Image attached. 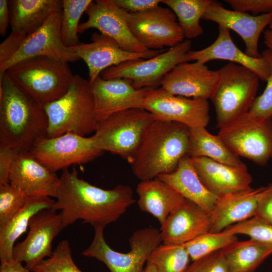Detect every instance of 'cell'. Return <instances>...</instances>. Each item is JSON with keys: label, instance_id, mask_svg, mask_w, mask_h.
<instances>
[{"label": "cell", "instance_id": "obj_39", "mask_svg": "<svg viewBox=\"0 0 272 272\" xmlns=\"http://www.w3.org/2000/svg\"><path fill=\"white\" fill-rule=\"evenodd\" d=\"M261 55L267 61L270 73L264 91L256 97L248 113L260 119H272V50L264 49Z\"/></svg>", "mask_w": 272, "mask_h": 272}, {"label": "cell", "instance_id": "obj_44", "mask_svg": "<svg viewBox=\"0 0 272 272\" xmlns=\"http://www.w3.org/2000/svg\"><path fill=\"white\" fill-rule=\"evenodd\" d=\"M19 153L0 145V185L9 183V177L15 159Z\"/></svg>", "mask_w": 272, "mask_h": 272}, {"label": "cell", "instance_id": "obj_19", "mask_svg": "<svg viewBox=\"0 0 272 272\" xmlns=\"http://www.w3.org/2000/svg\"><path fill=\"white\" fill-rule=\"evenodd\" d=\"M90 85L98 122L119 111L142 108L148 88L137 89L128 79L105 80L100 76Z\"/></svg>", "mask_w": 272, "mask_h": 272}, {"label": "cell", "instance_id": "obj_35", "mask_svg": "<svg viewBox=\"0 0 272 272\" xmlns=\"http://www.w3.org/2000/svg\"><path fill=\"white\" fill-rule=\"evenodd\" d=\"M238 241L236 235L225 230L208 232L184 244L190 259L193 261L222 249Z\"/></svg>", "mask_w": 272, "mask_h": 272}, {"label": "cell", "instance_id": "obj_9", "mask_svg": "<svg viewBox=\"0 0 272 272\" xmlns=\"http://www.w3.org/2000/svg\"><path fill=\"white\" fill-rule=\"evenodd\" d=\"M218 135L238 157L264 166L272 158V119H260L248 112L219 128Z\"/></svg>", "mask_w": 272, "mask_h": 272}, {"label": "cell", "instance_id": "obj_36", "mask_svg": "<svg viewBox=\"0 0 272 272\" xmlns=\"http://www.w3.org/2000/svg\"><path fill=\"white\" fill-rule=\"evenodd\" d=\"M36 272H83L75 263L69 242L61 240L53 250L52 255L34 267Z\"/></svg>", "mask_w": 272, "mask_h": 272}, {"label": "cell", "instance_id": "obj_47", "mask_svg": "<svg viewBox=\"0 0 272 272\" xmlns=\"http://www.w3.org/2000/svg\"><path fill=\"white\" fill-rule=\"evenodd\" d=\"M0 272H36L27 268L22 263L14 259L1 262Z\"/></svg>", "mask_w": 272, "mask_h": 272}, {"label": "cell", "instance_id": "obj_21", "mask_svg": "<svg viewBox=\"0 0 272 272\" xmlns=\"http://www.w3.org/2000/svg\"><path fill=\"white\" fill-rule=\"evenodd\" d=\"M189 158L203 184L219 197L251 188L252 178L244 163L232 166L206 157Z\"/></svg>", "mask_w": 272, "mask_h": 272}, {"label": "cell", "instance_id": "obj_16", "mask_svg": "<svg viewBox=\"0 0 272 272\" xmlns=\"http://www.w3.org/2000/svg\"><path fill=\"white\" fill-rule=\"evenodd\" d=\"M85 13L88 19L80 23L79 33L94 28L114 40L125 51L142 53L150 50L134 37L125 19L124 10L118 8L113 0L93 1Z\"/></svg>", "mask_w": 272, "mask_h": 272}, {"label": "cell", "instance_id": "obj_43", "mask_svg": "<svg viewBox=\"0 0 272 272\" xmlns=\"http://www.w3.org/2000/svg\"><path fill=\"white\" fill-rule=\"evenodd\" d=\"M255 216L272 223V183L262 187L258 196Z\"/></svg>", "mask_w": 272, "mask_h": 272}, {"label": "cell", "instance_id": "obj_48", "mask_svg": "<svg viewBox=\"0 0 272 272\" xmlns=\"http://www.w3.org/2000/svg\"><path fill=\"white\" fill-rule=\"evenodd\" d=\"M264 43L267 48L272 50V30L266 29L263 31Z\"/></svg>", "mask_w": 272, "mask_h": 272}, {"label": "cell", "instance_id": "obj_42", "mask_svg": "<svg viewBox=\"0 0 272 272\" xmlns=\"http://www.w3.org/2000/svg\"><path fill=\"white\" fill-rule=\"evenodd\" d=\"M225 2L234 10L250 12L254 16L272 12V0H226Z\"/></svg>", "mask_w": 272, "mask_h": 272}, {"label": "cell", "instance_id": "obj_31", "mask_svg": "<svg viewBox=\"0 0 272 272\" xmlns=\"http://www.w3.org/2000/svg\"><path fill=\"white\" fill-rule=\"evenodd\" d=\"M223 250L229 272H254L272 254V246L251 239L237 241Z\"/></svg>", "mask_w": 272, "mask_h": 272}, {"label": "cell", "instance_id": "obj_14", "mask_svg": "<svg viewBox=\"0 0 272 272\" xmlns=\"http://www.w3.org/2000/svg\"><path fill=\"white\" fill-rule=\"evenodd\" d=\"M29 228L26 238L14 246L13 257L32 270L43 260L52 255L53 240L64 227L61 214L47 209L31 218Z\"/></svg>", "mask_w": 272, "mask_h": 272}, {"label": "cell", "instance_id": "obj_1", "mask_svg": "<svg viewBox=\"0 0 272 272\" xmlns=\"http://www.w3.org/2000/svg\"><path fill=\"white\" fill-rule=\"evenodd\" d=\"M55 198L51 209L60 211L64 228L78 220L94 228L105 227L135 202L130 186L119 184L103 189L80 178L76 168L62 170Z\"/></svg>", "mask_w": 272, "mask_h": 272}, {"label": "cell", "instance_id": "obj_7", "mask_svg": "<svg viewBox=\"0 0 272 272\" xmlns=\"http://www.w3.org/2000/svg\"><path fill=\"white\" fill-rule=\"evenodd\" d=\"M153 115L143 108L115 113L98 122L92 136L95 146L131 162Z\"/></svg>", "mask_w": 272, "mask_h": 272}, {"label": "cell", "instance_id": "obj_23", "mask_svg": "<svg viewBox=\"0 0 272 272\" xmlns=\"http://www.w3.org/2000/svg\"><path fill=\"white\" fill-rule=\"evenodd\" d=\"M160 231L163 244H185L210 231L209 214L184 198L168 216Z\"/></svg>", "mask_w": 272, "mask_h": 272}, {"label": "cell", "instance_id": "obj_24", "mask_svg": "<svg viewBox=\"0 0 272 272\" xmlns=\"http://www.w3.org/2000/svg\"><path fill=\"white\" fill-rule=\"evenodd\" d=\"M187 61L205 63L209 61L221 59L243 66L254 72L260 80L266 82L270 73L267 61L262 56L254 58L241 50L234 43L230 30L219 26V34L215 41L208 47L198 50H190Z\"/></svg>", "mask_w": 272, "mask_h": 272}, {"label": "cell", "instance_id": "obj_41", "mask_svg": "<svg viewBox=\"0 0 272 272\" xmlns=\"http://www.w3.org/2000/svg\"><path fill=\"white\" fill-rule=\"evenodd\" d=\"M27 35L12 31L0 44V65L8 61L20 49Z\"/></svg>", "mask_w": 272, "mask_h": 272}, {"label": "cell", "instance_id": "obj_11", "mask_svg": "<svg viewBox=\"0 0 272 272\" xmlns=\"http://www.w3.org/2000/svg\"><path fill=\"white\" fill-rule=\"evenodd\" d=\"M104 152L98 149L91 137L68 132L38 141L30 153L40 163L56 172L72 165L89 162Z\"/></svg>", "mask_w": 272, "mask_h": 272}, {"label": "cell", "instance_id": "obj_22", "mask_svg": "<svg viewBox=\"0 0 272 272\" xmlns=\"http://www.w3.org/2000/svg\"><path fill=\"white\" fill-rule=\"evenodd\" d=\"M59 182L53 172L40 163L30 153H19L14 163L9 183L28 196L55 197Z\"/></svg>", "mask_w": 272, "mask_h": 272}, {"label": "cell", "instance_id": "obj_28", "mask_svg": "<svg viewBox=\"0 0 272 272\" xmlns=\"http://www.w3.org/2000/svg\"><path fill=\"white\" fill-rule=\"evenodd\" d=\"M12 31L27 35L38 29L53 13L62 8L61 0L8 1Z\"/></svg>", "mask_w": 272, "mask_h": 272}, {"label": "cell", "instance_id": "obj_30", "mask_svg": "<svg viewBox=\"0 0 272 272\" xmlns=\"http://www.w3.org/2000/svg\"><path fill=\"white\" fill-rule=\"evenodd\" d=\"M188 156L206 157L232 166L243 163L217 135L210 133L206 127L189 128Z\"/></svg>", "mask_w": 272, "mask_h": 272}, {"label": "cell", "instance_id": "obj_26", "mask_svg": "<svg viewBox=\"0 0 272 272\" xmlns=\"http://www.w3.org/2000/svg\"><path fill=\"white\" fill-rule=\"evenodd\" d=\"M136 191L140 210L152 215L161 226L184 199L172 187L158 177L140 181Z\"/></svg>", "mask_w": 272, "mask_h": 272}, {"label": "cell", "instance_id": "obj_33", "mask_svg": "<svg viewBox=\"0 0 272 272\" xmlns=\"http://www.w3.org/2000/svg\"><path fill=\"white\" fill-rule=\"evenodd\" d=\"M190 259L184 244H163L152 251L147 262L158 272H184Z\"/></svg>", "mask_w": 272, "mask_h": 272}, {"label": "cell", "instance_id": "obj_32", "mask_svg": "<svg viewBox=\"0 0 272 272\" xmlns=\"http://www.w3.org/2000/svg\"><path fill=\"white\" fill-rule=\"evenodd\" d=\"M212 0H163L175 14L184 38L189 40L201 35L200 20Z\"/></svg>", "mask_w": 272, "mask_h": 272}, {"label": "cell", "instance_id": "obj_18", "mask_svg": "<svg viewBox=\"0 0 272 272\" xmlns=\"http://www.w3.org/2000/svg\"><path fill=\"white\" fill-rule=\"evenodd\" d=\"M202 19L235 31L244 42L246 54L254 58L262 56L258 51V40L265 27L272 22V12L254 16L227 9L221 3L212 1Z\"/></svg>", "mask_w": 272, "mask_h": 272}, {"label": "cell", "instance_id": "obj_12", "mask_svg": "<svg viewBox=\"0 0 272 272\" xmlns=\"http://www.w3.org/2000/svg\"><path fill=\"white\" fill-rule=\"evenodd\" d=\"M142 108L155 119L178 122L189 128L206 127L210 120L208 100L172 95L162 88H148Z\"/></svg>", "mask_w": 272, "mask_h": 272}, {"label": "cell", "instance_id": "obj_49", "mask_svg": "<svg viewBox=\"0 0 272 272\" xmlns=\"http://www.w3.org/2000/svg\"><path fill=\"white\" fill-rule=\"evenodd\" d=\"M143 272H158L156 267L151 263L147 262V265Z\"/></svg>", "mask_w": 272, "mask_h": 272}, {"label": "cell", "instance_id": "obj_5", "mask_svg": "<svg viewBox=\"0 0 272 272\" xmlns=\"http://www.w3.org/2000/svg\"><path fill=\"white\" fill-rule=\"evenodd\" d=\"M44 107L48 118V138L68 132L85 137L96 130L98 121L90 85L78 75H74L63 96Z\"/></svg>", "mask_w": 272, "mask_h": 272}, {"label": "cell", "instance_id": "obj_40", "mask_svg": "<svg viewBox=\"0 0 272 272\" xmlns=\"http://www.w3.org/2000/svg\"><path fill=\"white\" fill-rule=\"evenodd\" d=\"M184 272H229L223 249L192 261Z\"/></svg>", "mask_w": 272, "mask_h": 272}, {"label": "cell", "instance_id": "obj_29", "mask_svg": "<svg viewBox=\"0 0 272 272\" xmlns=\"http://www.w3.org/2000/svg\"><path fill=\"white\" fill-rule=\"evenodd\" d=\"M54 201L48 196H29L23 207L0 227L1 263L13 259L14 243L27 231L31 218L41 210L51 209Z\"/></svg>", "mask_w": 272, "mask_h": 272}, {"label": "cell", "instance_id": "obj_4", "mask_svg": "<svg viewBox=\"0 0 272 272\" xmlns=\"http://www.w3.org/2000/svg\"><path fill=\"white\" fill-rule=\"evenodd\" d=\"M5 73L15 84L44 106L63 96L74 77L67 62L46 56L21 61Z\"/></svg>", "mask_w": 272, "mask_h": 272}, {"label": "cell", "instance_id": "obj_17", "mask_svg": "<svg viewBox=\"0 0 272 272\" xmlns=\"http://www.w3.org/2000/svg\"><path fill=\"white\" fill-rule=\"evenodd\" d=\"M91 40L92 42L80 43L70 47L87 65L90 84L109 67L126 61L151 58L164 51L150 50L142 53L127 51L113 39L96 32L93 34Z\"/></svg>", "mask_w": 272, "mask_h": 272}, {"label": "cell", "instance_id": "obj_8", "mask_svg": "<svg viewBox=\"0 0 272 272\" xmlns=\"http://www.w3.org/2000/svg\"><path fill=\"white\" fill-rule=\"evenodd\" d=\"M104 228L94 227L93 239L82 254L103 262L110 272H143L151 253L162 242L160 230L153 227L140 229L129 237L130 251L121 253L114 250L106 243Z\"/></svg>", "mask_w": 272, "mask_h": 272}, {"label": "cell", "instance_id": "obj_34", "mask_svg": "<svg viewBox=\"0 0 272 272\" xmlns=\"http://www.w3.org/2000/svg\"><path fill=\"white\" fill-rule=\"evenodd\" d=\"M92 0H62L60 33L63 44L68 47L80 43L79 26L81 16Z\"/></svg>", "mask_w": 272, "mask_h": 272}, {"label": "cell", "instance_id": "obj_45", "mask_svg": "<svg viewBox=\"0 0 272 272\" xmlns=\"http://www.w3.org/2000/svg\"><path fill=\"white\" fill-rule=\"evenodd\" d=\"M119 8L129 13L144 12L159 6L160 0H113Z\"/></svg>", "mask_w": 272, "mask_h": 272}, {"label": "cell", "instance_id": "obj_38", "mask_svg": "<svg viewBox=\"0 0 272 272\" xmlns=\"http://www.w3.org/2000/svg\"><path fill=\"white\" fill-rule=\"evenodd\" d=\"M28 197L10 183L0 185V227L23 207Z\"/></svg>", "mask_w": 272, "mask_h": 272}, {"label": "cell", "instance_id": "obj_10", "mask_svg": "<svg viewBox=\"0 0 272 272\" xmlns=\"http://www.w3.org/2000/svg\"><path fill=\"white\" fill-rule=\"evenodd\" d=\"M191 42L186 40L177 45L148 59L126 61L103 71L100 76L105 80L126 79L136 89L157 88L164 77L176 65L187 62Z\"/></svg>", "mask_w": 272, "mask_h": 272}, {"label": "cell", "instance_id": "obj_2", "mask_svg": "<svg viewBox=\"0 0 272 272\" xmlns=\"http://www.w3.org/2000/svg\"><path fill=\"white\" fill-rule=\"evenodd\" d=\"M47 128L44 105L5 73L0 77V145L18 153L30 152L46 137Z\"/></svg>", "mask_w": 272, "mask_h": 272}, {"label": "cell", "instance_id": "obj_25", "mask_svg": "<svg viewBox=\"0 0 272 272\" xmlns=\"http://www.w3.org/2000/svg\"><path fill=\"white\" fill-rule=\"evenodd\" d=\"M261 189L251 188L219 197L208 214L210 232H220L230 226L255 217L258 196Z\"/></svg>", "mask_w": 272, "mask_h": 272}, {"label": "cell", "instance_id": "obj_3", "mask_svg": "<svg viewBox=\"0 0 272 272\" xmlns=\"http://www.w3.org/2000/svg\"><path fill=\"white\" fill-rule=\"evenodd\" d=\"M189 128L182 123L155 119L147 128L130 162L140 181L174 172L188 156Z\"/></svg>", "mask_w": 272, "mask_h": 272}, {"label": "cell", "instance_id": "obj_15", "mask_svg": "<svg viewBox=\"0 0 272 272\" xmlns=\"http://www.w3.org/2000/svg\"><path fill=\"white\" fill-rule=\"evenodd\" d=\"M61 15L62 9L52 14L38 29L27 35L17 52L0 65V76L14 64L32 57L46 56L67 63L80 59L76 52L62 41Z\"/></svg>", "mask_w": 272, "mask_h": 272}, {"label": "cell", "instance_id": "obj_37", "mask_svg": "<svg viewBox=\"0 0 272 272\" xmlns=\"http://www.w3.org/2000/svg\"><path fill=\"white\" fill-rule=\"evenodd\" d=\"M224 230L235 235H246L251 239L272 246V223L256 216L230 226Z\"/></svg>", "mask_w": 272, "mask_h": 272}, {"label": "cell", "instance_id": "obj_6", "mask_svg": "<svg viewBox=\"0 0 272 272\" xmlns=\"http://www.w3.org/2000/svg\"><path fill=\"white\" fill-rule=\"evenodd\" d=\"M217 71L219 80L210 99L219 129L248 112L256 97L260 79L250 69L232 62Z\"/></svg>", "mask_w": 272, "mask_h": 272}, {"label": "cell", "instance_id": "obj_50", "mask_svg": "<svg viewBox=\"0 0 272 272\" xmlns=\"http://www.w3.org/2000/svg\"><path fill=\"white\" fill-rule=\"evenodd\" d=\"M268 27H269V29L272 30V22L270 23V24L269 25Z\"/></svg>", "mask_w": 272, "mask_h": 272}, {"label": "cell", "instance_id": "obj_46", "mask_svg": "<svg viewBox=\"0 0 272 272\" xmlns=\"http://www.w3.org/2000/svg\"><path fill=\"white\" fill-rule=\"evenodd\" d=\"M10 24L8 1L0 0V35L5 36Z\"/></svg>", "mask_w": 272, "mask_h": 272}, {"label": "cell", "instance_id": "obj_13", "mask_svg": "<svg viewBox=\"0 0 272 272\" xmlns=\"http://www.w3.org/2000/svg\"><path fill=\"white\" fill-rule=\"evenodd\" d=\"M129 29L137 41L149 50L173 47L183 41L182 30L174 12L161 6L142 12L124 10Z\"/></svg>", "mask_w": 272, "mask_h": 272}, {"label": "cell", "instance_id": "obj_20", "mask_svg": "<svg viewBox=\"0 0 272 272\" xmlns=\"http://www.w3.org/2000/svg\"><path fill=\"white\" fill-rule=\"evenodd\" d=\"M219 80L218 71L198 61L180 63L163 78L161 87L169 93L191 98L210 99Z\"/></svg>", "mask_w": 272, "mask_h": 272}, {"label": "cell", "instance_id": "obj_27", "mask_svg": "<svg viewBox=\"0 0 272 272\" xmlns=\"http://www.w3.org/2000/svg\"><path fill=\"white\" fill-rule=\"evenodd\" d=\"M158 178L170 185L185 199L196 204L208 214L219 198L203 184L188 156L181 160L174 172L161 175Z\"/></svg>", "mask_w": 272, "mask_h": 272}]
</instances>
